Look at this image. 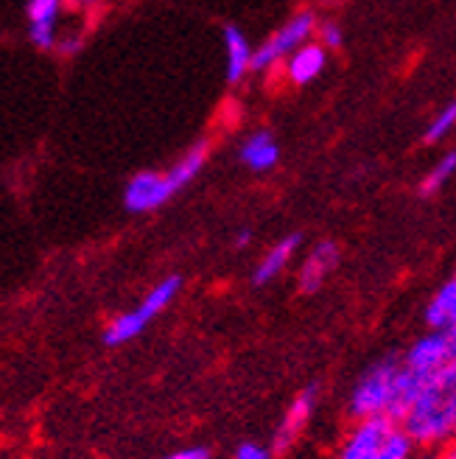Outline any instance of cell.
<instances>
[{
    "label": "cell",
    "instance_id": "cell-4",
    "mask_svg": "<svg viewBox=\"0 0 456 459\" xmlns=\"http://www.w3.org/2000/svg\"><path fill=\"white\" fill-rule=\"evenodd\" d=\"M314 31H316V20L311 12H297L294 17H288L275 34L266 37L255 48L253 71H271V67H278L294 51L303 48L305 42H311Z\"/></svg>",
    "mask_w": 456,
    "mask_h": 459
},
{
    "label": "cell",
    "instance_id": "cell-1",
    "mask_svg": "<svg viewBox=\"0 0 456 459\" xmlns=\"http://www.w3.org/2000/svg\"><path fill=\"white\" fill-rule=\"evenodd\" d=\"M400 426L423 451L445 448L456 440V361L426 378L420 398Z\"/></svg>",
    "mask_w": 456,
    "mask_h": 459
},
{
    "label": "cell",
    "instance_id": "cell-15",
    "mask_svg": "<svg viewBox=\"0 0 456 459\" xmlns=\"http://www.w3.org/2000/svg\"><path fill=\"white\" fill-rule=\"evenodd\" d=\"M238 157H241V163L249 171L263 174V171H271V169L278 166L280 146H278V141L269 132H255V134H249L246 141L241 143Z\"/></svg>",
    "mask_w": 456,
    "mask_h": 459
},
{
    "label": "cell",
    "instance_id": "cell-5",
    "mask_svg": "<svg viewBox=\"0 0 456 459\" xmlns=\"http://www.w3.org/2000/svg\"><path fill=\"white\" fill-rule=\"evenodd\" d=\"M400 423L392 418H364L356 420L348 437L339 446V459H381Z\"/></svg>",
    "mask_w": 456,
    "mask_h": 459
},
{
    "label": "cell",
    "instance_id": "cell-14",
    "mask_svg": "<svg viewBox=\"0 0 456 459\" xmlns=\"http://www.w3.org/2000/svg\"><path fill=\"white\" fill-rule=\"evenodd\" d=\"M224 56H227V82L238 84L249 71H253L255 48L249 45L246 34L238 26L224 29Z\"/></svg>",
    "mask_w": 456,
    "mask_h": 459
},
{
    "label": "cell",
    "instance_id": "cell-13",
    "mask_svg": "<svg viewBox=\"0 0 456 459\" xmlns=\"http://www.w3.org/2000/svg\"><path fill=\"white\" fill-rule=\"evenodd\" d=\"M426 378L428 373H417L412 367H400L398 376H395V386H392V398H390V411H386V418L392 420H403L409 415V409L415 406V401L420 398L423 386H426Z\"/></svg>",
    "mask_w": 456,
    "mask_h": 459
},
{
    "label": "cell",
    "instance_id": "cell-2",
    "mask_svg": "<svg viewBox=\"0 0 456 459\" xmlns=\"http://www.w3.org/2000/svg\"><path fill=\"white\" fill-rule=\"evenodd\" d=\"M403 367V359H381L378 364L367 367V373L358 378V384L350 393V403L348 411L353 420H364V418H386L390 411V398H392V386H395V376Z\"/></svg>",
    "mask_w": 456,
    "mask_h": 459
},
{
    "label": "cell",
    "instance_id": "cell-12",
    "mask_svg": "<svg viewBox=\"0 0 456 459\" xmlns=\"http://www.w3.org/2000/svg\"><path fill=\"white\" fill-rule=\"evenodd\" d=\"M300 241H303V236L291 233V236L280 238L275 247H269V249H266V255L258 261V266H255V272H253V283H255V286H269L271 281H278L280 274L286 272V266L291 264L294 252L300 249Z\"/></svg>",
    "mask_w": 456,
    "mask_h": 459
},
{
    "label": "cell",
    "instance_id": "cell-10",
    "mask_svg": "<svg viewBox=\"0 0 456 459\" xmlns=\"http://www.w3.org/2000/svg\"><path fill=\"white\" fill-rule=\"evenodd\" d=\"M65 0H29V37L37 48L51 51L56 48V20Z\"/></svg>",
    "mask_w": 456,
    "mask_h": 459
},
{
    "label": "cell",
    "instance_id": "cell-27",
    "mask_svg": "<svg viewBox=\"0 0 456 459\" xmlns=\"http://www.w3.org/2000/svg\"><path fill=\"white\" fill-rule=\"evenodd\" d=\"M415 459H443V456H437V454H431V451H426V454H420V456H415Z\"/></svg>",
    "mask_w": 456,
    "mask_h": 459
},
{
    "label": "cell",
    "instance_id": "cell-9",
    "mask_svg": "<svg viewBox=\"0 0 456 459\" xmlns=\"http://www.w3.org/2000/svg\"><path fill=\"white\" fill-rule=\"evenodd\" d=\"M403 364L412 367L417 373H428V376L443 370L445 364H451L445 331H428L426 336H420L412 348L403 353Z\"/></svg>",
    "mask_w": 456,
    "mask_h": 459
},
{
    "label": "cell",
    "instance_id": "cell-16",
    "mask_svg": "<svg viewBox=\"0 0 456 459\" xmlns=\"http://www.w3.org/2000/svg\"><path fill=\"white\" fill-rule=\"evenodd\" d=\"M426 323L431 331H443L456 325V281L451 278L426 306Z\"/></svg>",
    "mask_w": 456,
    "mask_h": 459
},
{
    "label": "cell",
    "instance_id": "cell-22",
    "mask_svg": "<svg viewBox=\"0 0 456 459\" xmlns=\"http://www.w3.org/2000/svg\"><path fill=\"white\" fill-rule=\"evenodd\" d=\"M79 48H82V37H67V39L56 42V51H62V54H76Z\"/></svg>",
    "mask_w": 456,
    "mask_h": 459
},
{
    "label": "cell",
    "instance_id": "cell-21",
    "mask_svg": "<svg viewBox=\"0 0 456 459\" xmlns=\"http://www.w3.org/2000/svg\"><path fill=\"white\" fill-rule=\"evenodd\" d=\"M163 459H211V451L202 448V446H191V448H182V451H174Z\"/></svg>",
    "mask_w": 456,
    "mask_h": 459
},
{
    "label": "cell",
    "instance_id": "cell-17",
    "mask_svg": "<svg viewBox=\"0 0 456 459\" xmlns=\"http://www.w3.org/2000/svg\"><path fill=\"white\" fill-rule=\"evenodd\" d=\"M456 174V152L443 154L434 166L426 171V177L420 179V194L423 196H434L437 191L445 188V182H451V177Z\"/></svg>",
    "mask_w": 456,
    "mask_h": 459
},
{
    "label": "cell",
    "instance_id": "cell-26",
    "mask_svg": "<svg viewBox=\"0 0 456 459\" xmlns=\"http://www.w3.org/2000/svg\"><path fill=\"white\" fill-rule=\"evenodd\" d=\"M443 459H456V440L445 446V454H443Z\"/></svg>",
    "mask_w": 456,
    "mask_h": 459
},
{
    "label": "cell",
    "instance_id": "cell-7",
    "mask_svg": "<svg viewBox=\"0 0 456 459\" xmlns=\"http://www.w3.org/2000/svg\"><path fill=\"white\" fill-rule=\"evenodd\" d=\"M314 406H316V389L314 386H308V389H303V393L294 395V401L288 403L286 415H283V420H280V426L275 431V437H271V454L283 456L294 443L300 440V434L305 431V426H308V420L314 415Z\"/></svg>",
    "mask_w": 456,
    "mask_h": 459
},
{
    "label": "cell",
    "instance_id": "cell-20",
    "mask_svg": "<svg viewBox=\"0 0 456 459\" xmlns=\"http://www.w3.org/2000/svg\"><path fill=\"white\" fill-rule=\"evenodd\" d=\"M275 454H271V448L261 446V443H253V440H246L236 448V459H271Z\"/></svg>",
    "mask_w": 456,
    "mask_h": 459
},
{
    "label": "cell",
    "instance_id": "cell-23",
    "mask_svg": "<svg viewBox=\"0 0 456 459\" xmlns=\"http://www.w3.org/2000/svg\"><path fill=\"white\" fill-rule=\"evenodd\" d=\"M445 331V342H448V353H451V361H456V325L451 328H443Z\"/></svg>",
    "mask_w": 456,
    "mask_h": 459
},
{
    "label": "cell",
    "instance_id": "cell-18",
    "mask_svg": "<svg viewBox=\"0 0 456 459\" xmlns=\"http://www.w3.org/2000/svg\"><path fill=\"white\" fill-rule=\"evenodd\" d=\"M453 129H456V99L448 101V104L434 115V121L428 124V129H426V143H437V141H443V137L451 134Z\"/></svg>",
    "mask_w": 456,
    "mask_h": 459
},
{
    "label": "cell",
    "instance_id": "cell-28",
    "mask_svg": "<svg viewBox=\"0 0 456 459\" xmlns=\"http://www.w3.org/2000/svg\"><path fill=\"white\" fill-rule=\"evenodd\" d=\"M453 281H456V274H453Z\"/></svg>",
    "mask_w": 456,
    "mask_h": 459
},
{
    "label": "cell",
    "instance_id": "cell-8",
    "mask_svg": "<svg viewBox=\"0 0 456 459\" xmlns=\"http://www.w3.org/2000/svg\"><path fill=\"white\" fill-rule=\"evenodd\" d=\"M339 244L336 241H319L311 247V252L303 258L300 272H297V289L303 294H314L325 286V281L333 274V269L339 266Z\"/></svg>",
    "mask_w": 456,
    "mask_h": 459
},
{
    "label": "cell",
    "instance_id": "cell-11",
    "mask_svg": "<svg viewBox=\"0 0 456 459\" xmlns=\"http://www.w3.org/2000/svg\"><path fill=\"white\" fill-rule=\"evenodd\" d=\"M325 65H328L325 45L323 42H305L303 48H297L286 59V76L291 84L305 87L325 71Z\"/></svg>",
    "mask_w": 456,
    "mask_h": 459
},
{
    "label": "cell",
    "instance_id": "cell-3",
    "mask_svg": "<svg viewBox=\"0 0 456 459\" xmlns=\"http://www.w3.org/2000/svg\"><path fill=\"white\" fill-rule=\"evenodd\" d=\"M179 289H182V281L176 278V274H171V278H166V281H159L143 297V303L138 308H132V311L112 319L109 328L104 331V342L116 348V344H124V342H132L134 336H141L151 319L159 316L174 303V297L179 294Z\"/></svg>",
    "mask_w": 456,
    "mask_h": 459
},
{
    "label": "cell",
    "instance_id": "cell-25",
    "mask_svg": "<svg viewBox=\"0 0 456 459\" xmlns=\"http://www.w3.org/2000/svg\"><path fill=\"white\" fill-rule=\"evenodd\" d=\"M73 6H79V9H90V6H96L99 0H71Z\"/></svg>",
    "mask_w": 456,
    "mask_h": 459
},
{
    "label": "cell",
    "instance_id": "cell-19",
    "mask_svg": "<svg viewBox=\"0 0 456 459\" xmlns=\"http://www.w3.org/2000/svg\"><path fill=\"white\" fill-rule=\"evenodd\" d=\"M319 29V39H323V45L328 51L339 48L341 42H345V34H341V29L336 26V22H323V26H316Z\"/></svg>",
    "mask_w": 456,
    "mask_h": 459
},
{
    "label": "cell",
    "instance_id": "cell-24",
    "mask_svg": "<svg viewBox=\"0 0 456 459\" xmlns=\"http://www.w3.org/2000/svg\"><path fill=\"white\" fill-rule=\"evenodd\" d=\"M249 238H253V233H249V230H241V233L236 236V241H233V244H236L238 249H244V247L249 244Z\"/></svg>",
    "mask_w": 456,
    "mask_h": 459
},
{
    "label": "cell",
    "instance_id": "cell-6",
    "mask_svg": "<svg viewBox=\"0 0 456 459\" xmlns=\"http://www.w3.org/2000/svg\"><path fill=\"white\" fill-rule=\"evenodd\" d=\"M179 194V186L168 171H141L126 182L124 204L129 213H149Z\"/></svg>",
    "mask_w": 456,
    "mask_h": 459
}]
</instances>
